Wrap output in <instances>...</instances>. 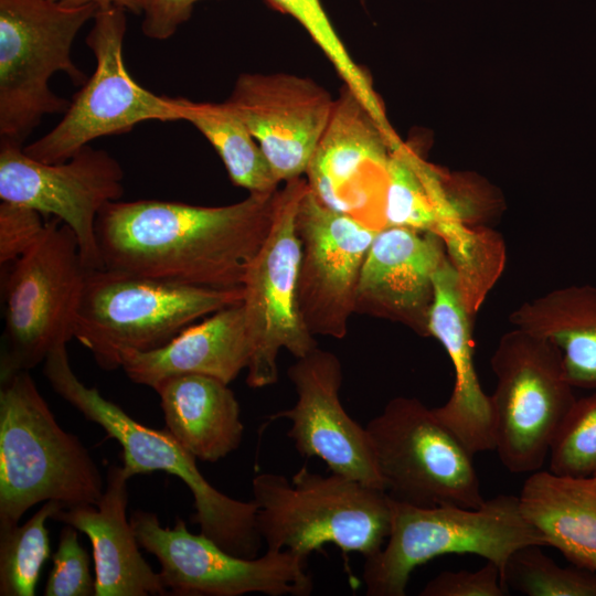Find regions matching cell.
<instances>
[{"label":"cell","mask_w":596,"mask_h":596,"mask_svg":"<svg viewBox=\"0 0 596 596\" xmlns=\"http://www.w3.org/2000/svg\"><path fill=\"white\" fill-rule=\"evenodd\" d=\"M277 191L223 206L110 202L96 222L103 265L167 283L242 288L272 228Z\"/></svg>","instance_id":"obj_1"},{"label":"cell","mask_w":596,"mask_h":596,"mask_svg":"<svg viewBox=\"0 0 596 596\" xmlns=\"http://www.w3.org/2000/svg\"><path fill=\"white\" fill-rule=\"evenodd\" d=\"M99 469L77 436L64 430L28 371L0 381V531L38 503L97 504Z\"/></svg>","instance_id":"obj_2"},{"label":"cell","mask_w":596,"mask_h":596,"mask_svg":"<svg viewBox=\"0 0 596 596\" xmlns=\"http://www.w3.org/2000/svg\"><path fill=\"white\" fill-rule=\"evenodd\" d=\"M257 526L267 550L299 556L333 544L365 558L384 546L392 526L393 501L381 489L302 466L289 481L263 472L252 481Z\"/></svg>","instance_id":"obj_3"},{"label":"cell","mask_w":596,"mask_h":596,"mask_svg":"<svg viewBox=\"0 0 596 596\" xmlns=\"http://www.w3.org/2000/svg\"><path fill=\"white\" fill-rule=\"evenodd\" d=\"M43 373L56 394L118 441L123 448V467L129 478L152 471L179 478L193 494L192 522L199 525L200 533L234 555L257 556L263 539L253 500L240 501L219 491L201 473L196 458L167 429H153L139 423L97 389L85 385L72 370L66 344L50 352Z\"/></svg>","instance_id":"obj_4"},{"label":"cell","mask_w":596,"mask_h":596,"mask_svg":"<svg viewBox=\"0 0 596 596\" xmlns=\"http://www.w3.org/2000/svg\"><path fill=\"white\" fill-rule=\"evenodd\" d=\"M242 301L243 287L216 289L88 269L73 338L99 368L114 371L127 353L160 348L198 319Z\"/></svg>","instance_id":"obj_5"},{"label":"cell","mask_w":596,"mask_h":596,"mask_svg":"<svg viewBox=\"0 0 596 596\" xmlns=\"http://www.w3.org/2000/svg\"><path fill=\"white\" fill-rule=\"evenodd\" d=\"M392 501L391 533L381 551L364 563L363 582L369 596H404L416 567L454 553L475 554L492 562L502 579L518 549L545 546L542 535L523 517L515 496L499 494L478 508H426Z\"/></svg>","instance_id":"obj_6"},{"label":"cell","mask_w":596,"mask_h":596,"mask_svg":"<svg viewBox=\"0 0 596 596\" xmlns=\"http://www.w3.org/2000/svg\"><path fill=\"white\" fill-rule=\"evenodd\" d=\"M4 270L0 381L29 372L73 338L88 273L74 233L56 217Z\"/></svg>","instance_id":"obj_7"},{"label":"cell","mask_w":596,"mask_h":596,"mask_svg":"<svg viewBox=\"0 0 596 596\" xmlns=\"http://www.w3.org/2000/svg\"><path fill=\"white\" fill-rule=\"evenodd\" d=\"M98 9L52 0H0L1 140L22 145L44 116L67 109L70 102L50 88V78L63 72L75 84L85 83L71 50Z\"/></svg>","instance_id":"obj_8"},{"label":"cell","mask_w":596,"mask_h":596,"mask_svg":"<svg viewBox=\"0 0 596 596\" xmlns=\"http://www.w3.org/2000/svg\"><path fill=\"white\" fill-rule=\"evenodd\" d=\"M490 364L497 377L490 395L494 451L511 472L540 470L576 401L561 350L514 327L500 337Z\"/></svg>","instance_id":"obj_9"},{"label":"cell","mask_w":596,"mask_h":596,"mask_svg":"<svg viewBox=\"0 0 596 596\" xmlns=\"http://www.w3.org/2000/svg\"><path fill=\"white\" fill-rule=\"evenodd\" d=\"M365 428L392 500L426 508L483 503L473 454L418 398H392Z\"/></svg>","instance_id":"obj_10"},{"label":"cell","mask_w":596,"mask_h":596,"mask_svg":"<svg viewBox=\"0 0 596 596\" xmlns=\"http://www.w3.org/2000/svg\"><path fill=\"white\" fill-rule=\"evenodd\" d=\"M93 21L86 44L96 60L95 72L74 95L57 125L23 147L41 162H63L93 140L128 132L143 121L182 120L180 97L146 89L126 68V9H98Z\"/></svg>","instance_id":"obj_11"},{"label":"cell","mask_w":596,"mask_h":596,"mask_svg":"<svg viewBox=\"0 0 596 596\" xmlns=\"http://www.w3.org/2000/svg\"><path fill=\"white\" fill-rule=\"evenodd\" d=\"M130 523L143 550L160 563L161 579L175 596H308L313 581L308 558L288 550H266L263 556L234 555L204 534L189 532L178 519L162 526L155 512L135 510Z\"/></svg>","instance_id":"obj_12"},{"label":"cell","mask_w":596,"mask_h":596,"mask_svg":"<svg viewBox=\"0 0 596 596\" xmlns=\"http://www.w3.org/2000/svg\"><path fill=\"white\" fill-rule=\"evenodd\" d=\"M307 188V181L297 178L277 191L272 228L243 285L242 306L251 344L246 383L251 389L277 382V359L283 349L298 359L318 348L297 306L300 241L295 221Z\"/></svg>","instance_id":"obj_13"},{"label":"cell","mask_w":596,"mask_h":596,"mask_svg":"<svg viewBox=\"0 0 596 596\" xmlns=\"http://www.w3.org/2000/svg\"><path fill=\"white\" fill-rule=\"evenodd\" d=\"M124 170L102 149L89 145L70 159L45 163L20 143L0 142V199L56 217L74 233L88 269L103 268L96 234L100 211L124 194Z\"/></svg>","instance_id":"obj_14"},{"label":"cell","mask_w":596,"mask_h":596,"mask_svg":"<svg viewBox=\"0 0 596 596\" xmlns=\"http://www.w3.org/2000/svg\"><path fill=\"white\" fill-rule=\"evenodd\" d=\"M400 142L343 85L306 170L309 190L331 210L384 228L390 161Z\"/></svg>","instance_id":"obj_15"},{"label":"cell","mask_w":596,"mask_h":596,"mask_svg":"<svg viewBox=\"0 0 596 596\" xmlns=\"http://www.w3.org/2000/svg\"><path fill=\"white\" fill-rule=\"evenodd\" d=\"M295 223L300 241V319L313 337L343 339L355 313L361 268L379 231L326 206L309 187L299 201Z\"/></svg>","instance_id":"obj_16"},{"label":"cell","mask_w":596,"mask_h":596,"mask_svg":"<svg viewBox=\"0 0 596 596\" xmlns=\"http://www.w3.org/2000/svg\"><path fill=\"white\" fill-rule=\"evenodd\" d=\"M334 100L308 77L244 73L225 103L259 145L278 182L306 173Z\"/></svg>","instance_id":"obj_17"},{"label":"cell","mask_w":596,"mask_h":596,"mask_svg":"<svg viewBox=\"0 0 596 596\" xmlns=\"http://www.w3.org/2000/svg\"><path fill=\"white\" fill-rule=\"evenodd\" d=\"M287 376L297 401L269 418L291 422L287 435L299 455L317 457L332 473L384 490L366 428L350 417L340 401L343 373L339 358L316 348L296 359Z\"/></svg>","instance_id":"obj_18"},{"label":"cell","mask_w":596,"mask_h":596,"mask_svg":"<svg viewBox=\"0 0 596 596\" xmlns=\"http://www.w3.org/2000/svg\"><path fill=\"white\" fill-rule=\"evenodd\" d=\"M447 257L444 243L433 233L400 226L380 230L361 268L355 313L429 337L434 277Z\"/></svg>","instance_id":"obj_19"},{"label":"cell","mask_w":596,"mask_h":596,"mask_svg":"<svg viewBox=\"0 0 596 596\" xmlns=\"http://www.w3.org/2000/svg\"><path fill=\"white\" fill-rule=\"evenodd\" d=\"M471 317L458 273L447 257L434 277L428 333L448 354L455 381L448 401L433 411L475 455L494 450V426L491 398L482 390L475 364Z\"/></svg>","instance_id":"obj_20"},{"label":"cell","mask_w":596,"mask_h":596,"mask_svg":"<svg viewBox=\"0 0 596 596\" xmlns=\"http://www.w3.org/2000/svg\"><path fill=\"white\" fill-rule=\"evenodd\" d=\"M129 479L123 466L111 465L97 504L64 508L52 519L73 525L89 539L95 596L168 595L160 574L142 557L127 518Z\"/></svg>","instance_id":"obj_21"},{"label":"cell","mask_w":596,"mask_h":596,"mask_svg":"<svg viewBox=\"0 0 596 596\" xmlns=\"http://www.w3.org/2000/svg\"><path fill=\"white\" fill-rule=\"evenodd\" d=\"M249 358L241 302L189 326L160 348L127 353L121 369L134 383L153 390L162 381L184 374L207 375L230 384L247 369Z\"/></svg>","instance_id":"obj_22"},{"label":"cell","mask_w":596,"mask_h":596,"mask_svg":"<svg viewBox=\"0 0 596 596\" xmlns=\"http://www.w3.org/2000/svg\"><path fill=\"white\" fill-rule=\"evenodd\" d=\"M155 391L166 429L196 460L216 462L240 447L244 425L228 384L207 375L184 374L162 381Z\"/></svg>","instance_id":"obj_23"},{"label":"cell","mask_w":596,"mask_h":596,"mask_svg":"<svg viewBox=\"0 0 596 596\" xmlns=\"http://www.w3.org/2000/svg\"><path fill=\"white\" fill-rule=\"evenodd\" d=\"M519 497L525 520L572 564L596 573V477L536 470Z\"/></svg>","instance_id":"obj_24"},{"label":"cell","mask_w":596,"mask_h":596,"mask_svg":"<svg viewBox=\"0 0 596 596\" xmlns=\"http://www.w3.org/2000/svg\"><path fill=\"white\" fill-rule=\"evenodd\" d=\"M509 319L558 347L574 389L596 390L595 285L555 288L521 304Z\"/></svg>","instance_id":"obj_25"},{"label":"cell","mask_w":596,"mask_h":596,"mask_svg":"<svg viewBox=\"0 0 596 596\" xmlns=\"http://www.w3.org/2000/svg\"><path fill=\"white\" fill-rule=\"evenodd\" d=\"M182 120L193 125L223 161L233 184L249 193L277 191L279 182L259 145L225 103L193 102L180 97Z\"/></svg>","instance_id":"obj_26"},{"label":"cell","mask_w":596,"mask_h":596,"mask_svg":"<svg viewBox=\"0 0 596 596\" xmlns=\"http://www.w3.org/2000/svg\"><path fill=\"white\" fill-rule=\"evenodd\" d=\"M435 175L436 170L402 142L393 148L384 204L385 227L434 232Z\"/></svg>","instance_id":"obj_27"},{"label":"cell","mask_w":596,"mask_h":596,"mask_svg":"<svg viewBox=\"0 0 596 596\" xmlns=\"http://www.w3.org/2000/svg\"><path fill=\"white\" fill-rule=\"evenodd\" d=\"M46 501L24 524L0 531V595L33 596L43 564L51 555L46 521L64 509Z\"/></svg>","instance_id":"obj_28"},{"label":"cell","mask_w":596,"mask_h":596,"mask_svg":"<svg viewBox=\"0 0 596 596\" xmlns=\"http://www.w3.org/2000/svg\"><path fill=\"white\" fill-rule=\"evenodd\" d=\"M267 1L302 25L334 66L344 85L353 92L385 131H392L369 75L347 51L320 0Z\"/></svg>","instance_id":"obj_29"},{"label":"cell","mask_w":596,"mask_h":596,"mask_svg":"<svg viewBox=\"0 0 596 596\" xmlns=\"http://www.w3.org/2000/svg\"><path fill=\"white\" fill-rule=\"evenodd\" d=\"M532 544L518 549L509 558L503 585L528 596H596V573L581 567H562Z\"/></svg>","instance_id":"obj_30"},{"label":"cell","mask_w":596,"mask_h":596,"mask_svg":"<svg viewBox=\"0 0 596 596\" xmlns=\"http://www.w3.org/2000/svg\"><path fill=\"white\" fill-rule=\"evenodd\" d=\"M549 470L558 476H596V391L576 398L550 448Z\"/></svg>","instance_id":"obj_31"},{"label":"cell","mask_w":596,"mask_h":596,"mask_svg":"<svg viewBox=\"0 0 596 596\" xmlns=\"http://www.w3.org/2000/svg\"><path fill=\"white\" fill-rule=\"evenodd\" d=\"M77 531L65 524L60 532L45 596H95V575L91 573L89 555L79 544Z\"/></svg>","instance_id":"obj_32"},{"label":"cell","mask_w":596,"mask_h":596,"mask_svg":"<svg viewBox=\"0 0 596 596\" xmlns=\"http://www.w3.org/2000/svg\"><path fill=\"white\" fill-rule=\"evenodd\" d=\"M33 209L1 201L0 265L7 267L24 255L43 235L47 220Z\"/></svg>","instance_id":"obj_33"},{"label":"cell","mask_w":596,"mask_h":596,"mask_svg":"<svg viewBox=\"0 0 596 596\" xmlns=\"http://www.w3.org/2000/svg\"><path fill=\"white\" fill-rule=\"evenodd\" d=\"M508 589L502 583L499 567L492 562L477 571H446L430 579L422 589V596H504Z\"/></svg>","instance_id":"obj_34"},{"label":"cell","mask_w":596,"mask_h":596,"mask_svg":"<svg viewBox=\"0 0 596 596\" xmlns=\"http://www.w3.org/2000/svg\"><path fill=\"white\" fill-rule=\"evenodd\" d=\"M201 0H139L142 33L152 40H167L190 17Z\"/></svg>","instance_id":"obj_35"},{"label":"cell","mask_w":596,"mask_h":596,"mask_svg":"<svg viewBox=\"0 0 596 596\" xmlns=\"http://www.w3.org/2000/svg\"><path fill=\"white\" fill-rule=\"evenodd\" d=\"M64 7H83L94 4L99 9L120 7L136 14H141L139 0H52Z\"/></svg>","instance_id":"obj_36"},{"label":"cell","mask_w":596,"mask_h":596,"mask_svg":"<svg viewBox=\"0 0 596 596\" xmlns=\"http://www.w3.org/2000/svg\"><path fill=\"white\" fill-rule=\"evenodd\" d=\"M594 477H596V476H594Z\"/></svg>","instance_id":"obj_37"}]
</instances>
